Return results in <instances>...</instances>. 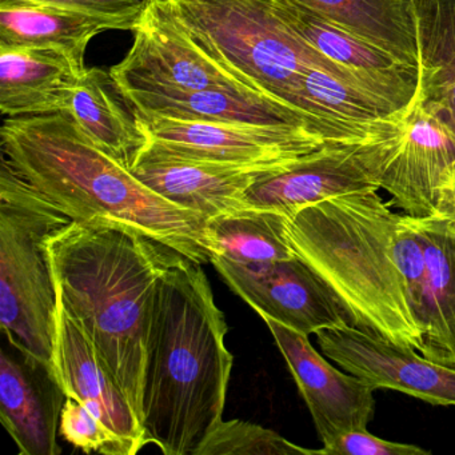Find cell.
<instances>
[{"label": "cell", "mask_w": 455, "mask_h": 455, "mask_svg": "<svg viewBox=\"0 0 455 455\" xmlns=\"http://www.w3.org/2000/svg\"><path fill=\"white\" fill-rule=\"evenodd\" d=\"M226 334L201 263L180 255L159 279L146 345L143 430L164 455H193L222 422L234 363Z\"/></svg>", "instance_id": "obj_1"}, {"label": "cell", "mask_w": 455, "mask_h": 455, "mask_svg": "<svg viewBox=\"0 0 455 455\" xmlns=\"http://www.w3.org/2000/svg\"><path fill=\"white\" fill-rule=\"evenodd\" d=\"M4 159L74 222L124 225L194 262L210 263L206 220L143 185L68 113L4 119Z\"/></svg>", "instance_id": "obj_2"}, {"label": "cell", "mask_w": 455, "mask_h": 455, "mask_svg": "<svg viewBox=\"0 0 455 455\" xmlns=\"http://www.w3.org/2000/svg\"><path fill=\"white\" fill-rule=\"evenodd\" d=\"M49 247L58 298L89 334L142 425L154 294L182 254L124 225L74 220Z\"/></svg>", "instance_id": "obj_3"}, {"label": "cell", "mask_w": 455, "mask_h": 455, "mask_svg": "<svg viewBox=\"0 0 455 455\" xmlns=\"http://www.w3.org/2000/svg\"><path fill=\"white\" fill-rule=\"evenodd\" d=\"M401 218L378 190L347 194L297 212L289 238L334 292L351 326L420 353L422 335L396 257Z\"/></svg>", "instance_id": "obj_4"}, {"label": "cell", "mask_w": 455, "mask_h": 455, "mask_svg": "<svg viewBox=\"0 0 455 455\" xmlns=\"http://www.w3.org/2000/svg\"><path fill=\"white\" fill-rule=\"evenodd\" d=\"M170 2L194 41L218 65L251 92L305 116L307 114L300 105V78L313 68L377 90L404 106L417 94V76L372 78L327 60L282 22L271 0Z\"/></svg>", "instance_id": "obj_5"}, {"label": "cell", "mask_w": 455, "mask_h": 455, "mask_svg": "<svg viewBox=\"0 0 455 455\" xmlns=\"http://www.w3.org/2000/svg\"><path fill=\"white\" fill-rule=\"evenodd\" d=\"M73 222L2 158L0 322L2 332L52 364L58 287L50 239Z\"/></svg>", "instance_id": "obj_6"}, {"label": "cell", "mask_w": 455, "mask_h": 455, "mask_svg": "<svg viewBox=\"0 0 455 455\" xmlns=\"http://www.w3.org/2000/svg\"><path fill=\"white\" fill-rule=\"evenodd\" d=\"M132 33V50L110 70L121 92L222 89L255 92L199 47L170 0H153Z\"/></svg>", "instance_id": "obj_7"}, {"label": "cell", "mask_w": 455, "mask_h": 455, "mask_svg": "<svg viewBox=\"0 0 455 455\" xmlns=\"http://www.w3.org/2000/svg\"><path fill=\"white\" fill-rule=\"evenodd\" d=\"M134 114L151 142L182 156L222 164L286 169L331 142L308 126L202 124Z\"/></svg>", "instance_id": "obj_8"}, {"label": "cell", "mask_w": 455, "mask_h": 455, "mask_svg": "<svg viewBox=\"0 0 455 455\" xmlns=\"http://www.w3.org/2000/svg\"><path fill=\"white\" fill-rule=\"evenodd\" d=\"M378 185L404 214H435L436 190L455 161V135L415 94L391 132L375 140Z\"/></svg>", "instance_id": "obj_9"}, {"label": "cell", "mask_w": 455, "mask_h": 455, "mask_svg": "<svg viewBox=\"0 0 455 455\" xmlns=\"http://www.w3.org/2000/svg\"><path fill=\"white\" fill-rule=\"evenodd\" d=\"M210 263L263 319L307 335L351 326L334 292L298 255L260 265H241L222 258H212Z\"/></svg>", "instance_id": "obj_10"}, {"label": "cell", "mask_w": 455, "mask_h": 455, "mask_svg": "<svg viewBox=\"0 0 455 455\" xmlns=\"http://www.w3.org/2000/svg\"><path fill=\"white\" fill-rule=\"evenodd\" d=\"M377 138L361 143L330 142L286 169L263 175L246 191L247 206L292 218L335 196L379 190L375 177Z\"/></svg>", "instance_id": "obj_11"}, {"label": "cell", "mask_w": 455, "mask_h": 455, "mask_svg": "<svg viewBox=\"0 0 455 455\" xmlns=\"http://www.w3.org/2000/svg\"><path fill=\"white\" fill-rule=\"evenodd\" d=\"M327 358L375 388H391L438 406H455V367L353 326L321 330Z\"/></svg>", "instance_id": "obj_12"}, {"label": "cell", "mask_w": 455, "mask_h": 455, "mask_svg": "<svg viewBox=\"0 0 455 455\" xmlns=\"http://www.w3.org/2000/svg\"><path fill=\"white\" fill-rule=\"evenodd\" d=\"M130 172L162 198L207 220L249 207L250 186L278 170L191 158L150 140Z\"/></svg>", "instance_id": "obj_13"}, {"label": "cell", "mask_w": 455, "mask_h": 455, "mask_svg": "<svg viewBox=\"0 0 455 455\" xmlns=\"http://www.w3.org/2000/svg\"><path fill=\"white\" fill-rule=\"evenodd\" d=\"M279 351L305 399L323 443L346 431L367 428L374 414L377 388L332 367L308 335L265 318Z\"/></svg>", "instance_id": "obj_14"}, {"label": "cell", "mask_w": 455, "mask_h": 455, "mask_svg": "<svg viewBox=\"0 0 455 455\" xmlns=\"http://www.w3.org/2000/svg\"><path fill=\"white\" fill-rule=\"evenodd\" d=\"M52 363L66 396L84 403L100 420L124 455L138 454L148 444L129 399L106 369L89 334L60 298Z\"/></svg>", "instance_id": "obj_15"}, {"label": "cell", "mask_w": 455, "mask_h": 455, "mask_svg": "<svg viewBox=\"0 0 455 455\" xmlns=\"http://www.w3.org/2000/svg\"><path fill=\"white\" fill-rule=\"evenodd\" d=\"M0 350V419L22 455L60 454L57 443L66 393L54 366L4 335Z\"/></svg>", "instance_id": "obj_16"}, {"label": "cell", "mask_w": 455, "mask_h": 455, "mask_svg": "<svg viewBox=\"0 0 455 455\" xmlns=\"http://www.w3.org/2000/svg\"><path fill=\"white\" fill-rule=\"evenodd\" d=\"M122 94L134 113L145 116L202 124H292L313 127L323 134L305 114L257 92L164 89L132 90Z\"/></svg>", "instance_id": "obj_17"}, {"label": "cell", "mask_w": 455, "mask_h": 455, "mask_svg": "<svg viewBox=\"0 0 455 455\" xmlns=\"http://www.w3.org/2000/svg\"><path fill=\"white\" fill-rule=\"evenodd\" d=\"M119 23L86 12L25 0H0V49L52 50L65 57L79 76L87 70L90 42Z\"/></svg>", "instance_id": "obj_18"}, {"label": "cell", "mask_w": 455, "mask_h": 455, "mask_svg": "<svg viewBox=\"0 0 455 455\" xmlns=\"http://www.w3.org/2000/svg\"><path fill=\"white\" fill-rule=\"evenodd\" d=\"M78 79L52 50L0 49V110L7 118L68 113Z\"/></svg>", "instance_id": "obj_19"}, {"label": "cell", "mask_w": 455, "mask_h": 455, "mask_svg": "<svg viewBox=\"0 0 455 455\" xmlns=\"http://www.w3.org/2000/svg\"><path fill=\"white\" fill-rule=\"evenodd\" d=\"M425 246L420 354L455 367V233L441 218H415Z\"/></svg>", "instance_id": "obj_20"}, {"label": "cell", "mask_w": 455, "mask_h": 455, "mask_svg": "<svg viewBox=\"0 0 455 455\" xmlns=\"http://www.w3.org/2000/svg\"><path fill=\"white\" fill-rule=\"evenodd\" d=\"M68 114L94 145L127 170L150 142L113 74L100 68H87L79 76Z\"/></svg>", "instance_id": "obj_21"}, {"label": "cell", "mask_w": 455, "mask_h": 455, "mask_svg": "<svg viewBox=\"0 0 455 455\" xmlns=\"http://www.w3.org/2000/svg\"><path fill=\"white\" fill-rule=\"evenodd\" d=\"M419 68L418 95L455 135V0H414Z\"/></svg>", "instance_id": "obj_22"}, {"label": "cell", "mask_w": 455, "mask_h": 455, "mask_svg": "<svg viewBox=\"0 0 455 455\" xmlns=\"http://www.w3.org/2000/svg\"><path fill=\"white\" fill-rule=\"evenodd\" d=\"M354 36L419 68L414 0H298Z\"/></svg>", "instance_id": "obj_23"}, {"label": "cell", "mask_w": 455, "mask_h": 455, "mask_svg": "<svg viewBox=\"0 0 455 455\" xmlns=\"http://www.w3.org/2000/svg\"><path fill=\"white\" fill-rule=\"evenodd\" d=\"M276 15L319 54L354 73L372 78H402L418 68L399 62L385 50L354 36L346 28L303 6L298 0H271Z\"/></svg>", "instance_id": "obj_24"}, {"label": "cell", "mask_w": 455, "mask_h": 455, "mask_svg": "<svg viewBox=\"0 0 455 455\" xmlns=\"http://www.w3.org/2000/svg\"><path fill=\"white\" fill-rule=\"evenodd\" d=\"M291 218L271 210L244 207L210 218L204 246L212 258L260 265L297 257L289 238Z\"/></svg>", "instance_id": "obj_25"}, {"label": "cell", "mask_w": 455, "mask_h": 455, "mask_svg": "<svg viewBox=\"0 0 455 455\" xmlns=\"http://www.w3.org/2000/svg\"><path fill=\"white\" fill-rule=\"evenodd\" d=\"M314 455L270 428L243 420H222L193 455Z\"/></svg>", "instance_id": "obj_26"}, {"label": "cell", "mask_w": 455, "mask_h": 455, "mask_svg": "<svg viewBox=\"0 0 455 455\" xmlns=\"http://www.w3.org/2000/svg\"><path fill=\"white\" fill-rule=\"evenodd\" d=\"M60 431L68 443L82 451L124 455L110 431L84 403L70 396L66 398L60 412Z\"/></svg>", "instance_id": "obj_27"}, {"label": "cell", "mask_w": 455, "mask_h": 455, "mask_svg": "<svg viewBox=\"0 0 455 455\" xmlns=\"http://www.w3.org/2000/svg\"><path fill=\"white\" fill-rule=\"evenodd\" d=\"M31 4H49L74 12L106 18L121 25L122 30L132 31L148 12L153 0H25Z\"/></svg>", "instance_id": "obj_28"}, {"label": "cell", "mask_w": 455, "mask_h": 455, "mask_svg": "<svg viewBox=\"0 0 455 455\" xmlns=\"http://www.w3.org/2000/svg\"><path fill=\"white\" fill-rule=\"evenodd\" d=\"M322 455H428L430 451L414 444L378 438L367 428L346 431L323 443Z\"/></svg>", "instance_id": "obj_29"}, {"label": "cell", "mask_w": 455, "mask_h": 455, "mask_svg": "<svg viewBox=\"0 0 455 455\" xmlns=\"http://www.w3.org/2000/svg\"><path fill=\"white\" fill-rule=\"evenodd\" d=\"M435 217L455 233V161L444 172L436 190Z\"/></svg>", "instance_id": "obj_30"}]
</instances>
